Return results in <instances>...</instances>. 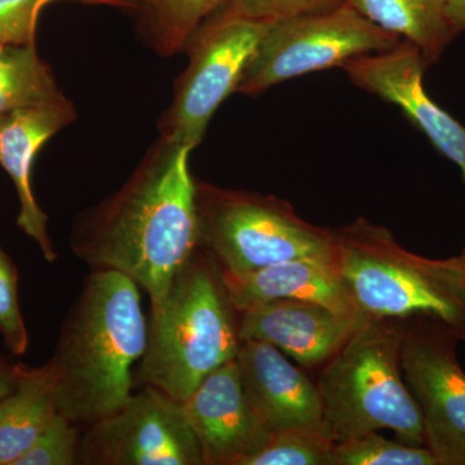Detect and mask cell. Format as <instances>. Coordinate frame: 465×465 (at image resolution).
Here are the masks:
<instances>
[{
    "instance_id": "8992f818",
    "label": "cell",
    "mask_w": 465,
    "mask_h": 465,
    "mask_svg": "<svg viewBox=\"0 0 465 465\" xmlns=\"http://www.w3.org/2000/svg\"><path fill=\"white\" fill-rule=\"evenodd\" d=\"M200 247L223 271L243 273L290 260L331 255L333 231L296 215L273 195L195 180Z\"/></svg>"
},
{
    "instance_id": "6da1fadb",
    "label": "cell",
    "mask_w": 465,
    "mask_h": 465,
    "mask_svg": "<svg viewBox=\"0 0 465 465\" xmlns=\"http://www.w3.org/2000/svg\"><path fill=\"white\" fill-rule=\"evenodd\" d=\"M192 149L159 137L119 191L76 217L69 247L92 271H114L148 293L152 308L200 247Z\"/></svg>"
},
{
    "instance_id": "5b68a950",
    "label": "cell",
    "mask_w": 465,
    "mask_h": 465,
    "mask_svg": "<svg viewBox=\"0 0 465 465\" xmlns=\"http://www.w3.org/2000/svg\"><path fill=\"white\" fill-rule=\"evenodd\" d=\"M405 329L370 320L351 333L318 381L327 433L335 442L381 430L424 446L420 410L401 369Z\"/></svg>"
},
{
    "instance_id": "277c9868",
    "label": "cell",
    "mask_w": 465,
    "mask_h": 465,
    "mask_svg": "<svg viewBox=\"0 0 465 465\" xmlns=\"http://www.w3.org/2000/svg\"><path fill=\"white\" fill-rule=\"evenodd\" d=\"M332 258L362 316L430 318L465 341L461 256L423 258L401 246L384 226L357 219L333 231Z\"/></svg>"
},
{
    "instance_id": "ffe728a7",
    "label": "cell",
    "mask_w": 465,
    "mask_h": 465,
    "mask_svg": "<svg viewBox=\"0 0 465 465\" xmlns=\"http://www.w3.org/2000/svg\"><path fill=\"white\" fill-rule=\"evenodd\" d=\"M223 0H149L143 21L146 43L161 56L185 50L198 26Z\"/></svg>"
},
{
    "instance_id": "4fadbf2b",
    "label": "cell",
    "mask_w": 465,
    "mask_h": 465,
    "mask_svg": "<svg viewBox=\"0 0 465 465\" xmlns=\"http://www.w3.org/2000/svg\"><path fill=\"white\" fill-rule=\"evenodd\" d=\"M75 118L74 106L64 94L0 115V166L16 186L17 225L48 262L57 259V252L48 232V216L33 193V163L42 146Z\"/></svg>"
},
{
    "instance_id": "f1b7e54d",
    "label": "cell",
    "mask_w": 465,
    "mask_h": 465,
    "mask_svg": "<svg viewBox=\"0 0 465 465\" xmlns=\"http://www.w3.org/2000/svg\"><path fill=\"white\" fill-rule=\"evenodd\" d=\"M85 3H103V5H145L149 0H82Z\"/></svg>"
},
{
    "instance_id": "f546056e",
    "label": "cell",
    "mask_w": 465,
    "mask_h": 465,
    "mask_svg": "<svg viewBox=\"0 0 465 465\" xmlns=\"http://www.w3.org/2000/svg\"><path fill=\"white\" fill-rule=\"evenodd\" d=\"M461 259H463V262H464V268H465V249L463 251V252H461Z\"/></svg>"
},
{
    "instance_id": "83f0119b",
    "label": "cell",
    "mask_w": 465,
    "mask_h": 465,
    "mask_svg": "<svg viewBox=\"0 0 465 465\" xmlns=\"http://www.w3.org/2000/svg\"><path fill=\"white\" fill-rule=\"evenodd\" d=\"M17 381V366H9L0 360V401L7 397Z\"/></svg>"
},
{
    "instance_id": "44dd1931",
    "label": "cell",
    "mask_w": 465,
    "mask_h": 465,
    "mask_svg": "<svg viewBox=\"0 0 465 465\" xmlns=\"http://www.w3.org/2000/svg\"><path fill=\"white\" fill-rule=\"evenodd\" d=\"M332 465H440L423 446L402 445L376 432L335 442Z\"/></svg>"
},
{
    "instance_id": "d6986e66",
    "label": "cell",
    "mask_w": 465,
    "mask_h": 465,
    "mask_svg": "<svg viewBox=\"0 0 465 465\" xmlns=\"http://www.w3.org/2000/svg\"><path fill=\"white\" fill-rule=\"evenodd\" d=\"M63 94L35 43L0 47V115Z\"/></svg>"
},
{
    "instance_id": "52a82bcc",
    "label": "cell",
    "mask_w": 465,
    "mask_h": 465,
    "mask_svg": "<svg viewBox=\"0 0 465 465\" xmlns=\"http://www.w3.org/2000/svg\"><path fill=\"white\" fill-rule=\"evenodd\" d=\"M401 41L348 5L278 21L266 29L235 92L256 96L296 76L342 67L351 58L391 50Z\"/></svg>"
},
{
    "instance_id": "7c38bea8",
    "label": "cell",
    "mask_w": 465,
    "mask_h": 465,
    "mask_svg": "<svg viewBox=\"0 0 465 465\" xmlns=\"http://www.w3.org/2000/svg\"><path fill=\"white\" fill-rule=\"evenodd\" d=\"M182 406L204 465H246L271 440L244 391L235 360L208 375Z\"/></svg>"
},
{
    "instance_id": "7402d4cb",
    "label": "cell",
    "mask_w": 465,
    "mask_h": 465,
    "mask_svg": "<svg viewBox=\"0 0 465 465\" xmlns=\"http://www.w3.org/2000/svg\"><path fill=\"white\" fill-rule=\"evenodd\" d=\"M335 440L309 430L272 434L268 445L246 465H332Z\"/></svg>"
},
{
    "instance_id": "e0dca14e",
    "label": "cell",
    "mask_w": 465,
    "mask_h": 465,
    "mask_svg": "<svg viewBox=\"0 0 465 465\" xmlns=\"http://www.w3.org/2000/svg\"><path fill=\"white\" fill-rule=\"evenodd\" d=\"M56 370L17 366L14 391L0 401V465H15L58 414Z\"/></svg>"
},
{
    "instance_id": "603a6c76",
    "label": "cell",
    "mask_w": 465,
    "mask_h": 465,
    "mask_svg": "<svg viewBox=\"0 0 465 465\" xmlns=\"http://www.w3.org/2000/svg\"><path fill=\"white\" fill-rule=\"evenodd\" d=\"M344 5L347 0H223L201 25H213L234 18L273 24L332 11Z\"/></svg>"
},
{
    "instance_id": "9a60e30c",
    "label": "cell",
    "mask_w": 465,
    "mask_h": 465,
    "mask_svg": "<svg viewBox=\"0 0 465 465\" xmlns=\"http://www.w3.org/2000/svg\"><path fill=\"white\" fill-rule=\"evenodd\" d=\"M242 341L268 342L302 366L330 360L367 318L305 300H274L240 313Z\"/></svg>"
},
{
    "instance_id": "5bb4252c",
    "label": "cell",
    "mask_w": 465,
    "mask_h": 465,
    "mask_svg": "<svg viewBox=\"0 0 465 465\" xmlns=\"http://www.w3.org/2000/svg\"><path fill=\"white\" fill-rule=\"evenodd\" d=\"M235 361L244 391L272 434L309 430L329 436L318 388L280 349L264 341H242Z\"/></svg>"
},
{
    "instance_id": "484cf974",
    "label": "cell",
    "mask_w": 465,
    "mask_h": 465,
    "mask_svg": "<svg viewBox=\"0 0 465 465\" xmlns=\"http://www.w3.org/2000/svg\"><path fill=\"white\" fill-rule=\"evenodd\" d=\"M54 0H0V47L35 43L42 8Z\"/></svg>"
},
{
    "instance_id": "30bf717a",
    "label": "cell",
    "mask_w": 465,
    "mask_h": 465,
    "mask_svg": "<svg viewBox=\"0 0 465 465\" xmlns=\"http://www.w3.org/2000/svg\"><path fill=\"white\" fill-rule=\"evenodd\" d=\"M405 329L401 369L420 410L425 448L440 465H465V371L457 354L459 339L430 318Z\"/></svg>"
},
{
    "instance_id": "3957f363",
    "label": "cell",
    "mask_w": 465,
    "mask_h": 465,
    "mask_svg": "<svg viewBox=\"0 0 465 465\" xmlns=\"http://www.w3.org/2000/svg\"><path fill=\"white\" fill-rule=\"evenodd\" d=\"M237 313L222 268L198 247L173 275L163 300L152 308L136 384L157 388L182 403L208 375L237 358L242 344Z\"/></svg>"
},
{
    "instance_id": "8fae6325",
    "label": "cell",
    "mask_w": 465,
    "mask_h": 465,
    "mask_svg": "<svg viewBox=\"0 0 465 465\" xmlns=\"http://www.w3.org/2000/svg\"><path fill=\"white\" fill-rule=\"evenodd\" d=\"M342 69L351 84L396 105L443 157L460 168L465 183V125L425 91L427 65L416 45L401 41L391 50L351 58Z\"/></svg>"
},
{
    "instance_id": "ba28073f",
    "label": "cell",
    "mask_w": 465,
    "mask_h": 465,
    "mask_svg": "<svg viewBox=\"0 0 465 465\" xmlns=\"http://www.w3.org/2000/svg\"><path fill=\"white\" fill-rule=\"evenodd\" d=\"M269 25L234 18L201 25L193 33L185 45L191 61L162 118L161 137L192 150L200 145L213 113L237 90Z\"/></svg>"
},
{
    "instance_id": "7a4b0ae2",
    "label": "cell",
    "mask_w": 465,
    "mask_h": 465,
    "mask_svg": "<svg viewBox=\"0 0 465 465\" xmlns=\"http://www.w3.org/2000/svg\"><path fill=\"white\" fill-rule=\"evenodd\" d=\"M139 284L114 271H91L60 327L54 357L58 412L85 428L125 405L148 342Z\"/></svg>"
},
{
    "instance_id": "cb8c5ba5",
    "label": "cell",
    "mask_w": 465,
    "mask_h": 465,
    "mask_svg": "<svg viewBox=\"0 0 465 465\" xmlns=\"http://www.w3.org/2000/svg\"><path fill=\"white\" fill-rule=\"evenodd\" d=\"M84 428L58 412L51 424L15 465H75L78 464Z\"/></svg>"
},
{
    "instance_id": "9c48e42d",
    "label": "cell",
    "mask_w": 465,
    "mask_h": 465,
    "mask_svg": "<svg viewBox=\"0 0 465 465\" xmlns=\"http://www.w3.org/2000/svg\"><path fill=\"white\" fill-rule=\"evenodd\" d=\"M78 464L204 465L182 403L143 385L114 415L84 428Z\"/></svg>"
},
{
    "instance_id": "d4e9b609",
    "label": "cell",
    "mask_w": 465,
    "mask_h": 465,
    "mask_svg": "<svg viewBox=\"0 0 465 465\" xmlns=\"http://www.w3.org/2000/svg\"><path fill=\"white\" fill-rule=\"evenodd\" d=\"M0 332L5 347L15 356H24L29 348V335L20 302L16 265L0 246Z\"/></svg>"
},
{
    "instance_id": "ac0fdd59",
    "label": "cell",
    "mask_w": 465,
    "mask_h": 465,
    "mask_svg": "<svg viewBox=\"0 0 465 465\" xmlns=\"http://www.w3.org/2000/svg\"><path fill=\"white\" fill-rule=\"evenodd\" d=\"M347 5L374 25L416 45L427 67L440 60L458 35L443 0H347Z\"/></svg>"
},
{
    "instance_id": "2e32d148",
    "label": "cell",
    "mask_w": 465,
    "mask_h": 465,
    "mask_svg": "<svg viewBox=\"0 0 465 465\" xmlns=\"http://www.w3.org/2000/svg\"><path fill=\"white\" fill-rule=\"evenodd\" d=\"M222 274L226 292L238 313L284 299L318 302L339 313H360L342 282L332 253L290 260L243 273L222 269Z\"/></svg>"
},
{
    "instance_id": "4316f807",
    "label": "cell",
    "mask_w": 465,
    "mask_h": 465,
    "mask_svg": "<svg viewBox=\"0 0 465 465\" xmlns=\"http://www.w3.org/2000/svg\"><path fill=\"white\" fill-rule=\"evenodd\" d=\"M446 16L458 34L465 32V0H443Z\"/></svg>"
}]
</instances>
